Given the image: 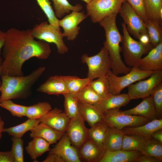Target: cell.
<instances>
[{
    "label": "cell",
    "mask_w": 162,
    "mask_h": 162,
    "mask_svg": "<svg viewBox=\"0 0 162 162\" xmlns=\"http://www.w3.org/2000/svg\"><path fill=\"white\" fill-rule=\"evenodd\" d=\"M125 0H92L86 4L87 15L93 23H99L114 14L119 13Z\"/></svg>",
    "instance_id": "6"
},
{
    "label": "cell",
    "mask_w": 162,
    "mask_h": 162,
    "mask_svg": "<svg viewBox=\"0 0 162 162\" xmlns=\"http://www.w3.org/2000/svg\"><path fill=\"white\" fill-rule=\"evenodd\" d=\"M0 106L9 111L13 116L19 118L26 116L27 106L17 104L11 100L0 102Z\"/></svg>",
    "instance_id": "40"
},
{
    "label": "cell",
    "mask_w": 162,
    "mask_h": 162,
    "mask_svg": "<svg viewBox=\"0 0 162 162\" xmlns=\"http://www.w3.org/2000/svg\"><path fill=\"white\" fill-rule=\"evenodd\" d=\"M81 59L88 68L87 77L92 80L107 77L111 71V61L107 50L104 46L97 54L92 56L84 54Z\"/></svg>",
    "instance_id": "5"
},
{
    "label": "cell",
    "mask_w": 162,
    "mask_h": 162,
    "mask_svg": "<svg viewBox=\"0 0 162 162\" xmlns=\"http://www.w3.org/2000/svg\"><path fill=\"white\" fill-rule=\"evenodd\" d=\"M30 131L31 138H42L50 144L57 143L65 133L56 130L41 122Z\"/></svg>",
    "instance_id": "19"
},
{
    "label": "cell",
    "mask_w": 162,
    "mask_h": 162,
    "mask_svg": "<svg viewBox=\"0 0 162 162\" xmlns=\"http://www.w3.org/2000/svg\"><path fill=\"white\" fill-rule=\"evenodd\" d=\"M141 153L153 157L160 162L162 161V143L153 138L147 139L144 147Z\"/></svg>",
    "instance_id": "35"
},
{
    "label": "cell",
    "mask_w": 162,
    "mask_h": 162,
    "mask_svg": "<svg viewBox=\"0 0 162 162\" xmlns=\"http://www.w3.org/2000/svg\"><path fill=\"white\" fill-rule=\"evenodd\" d=\"M66 85L68 93L74 95L89 85L92 80L86 77L80 78L74 76H62Z\"/></svg>",
    "instance_id": "29"
},
{
    "label": "cell",
    "mask_w": 162,
    "mask_h": 162,
    "mask_svg": "<svg viewBox=\"0 0 162 162\" xmlns=\"http://www.w3.org/2000/svg\"><path fill=\"white\" fill-rule=\"evenodd\" d=\"M78 103L79 114L90 127L103 120V113L95 105L79 100Z\"/></svg>",
    "instance_id": "23"
},
{
    "label": "cell",
    "mask_w": 162,
    "mask_h": 162,
    "mask_svg": "<svg viewBox=\"0 0 162 162\" xmlns=\"http://www.w3.org/2000/svg\"><path fill=\"white\" fill-rule=\"evenodd\" d=\"M0 162H15L11 150L4 152L0 151Z\"/></svg>",
    "instance_id": "44"
},
{
    "label": "cell",
    "mask_w": 162,
    "mask_h": 162,
    "mask_svg": "<svg viewBox=\"0 0 162 162\" xmlns=\"http://www.w3.org/2000/svg\"><path fill=\"white\" fill-rule=\"evenodd\" d=\"M109 127L104 120L91 127L88 130V138L93 141L102 144Z\"/></svg>",
    "instance_id": "34"
},
{
    "label": "cell",
    "mask_w": 162,
    "mask_h": 162,
    "mask_svg": "<svg viewBox=\"0 0 162 162\" xmlns=\"http://www.w3.org/2000/svg\"><path fill=\"white\" fill-rule=\"evenodd\" d=\"M103 113V120L108 127L120 130L126 127L140 126L150 121L142 116L125 114L119 109Z\"/></svg>",
    "instance_id": "9"
},
{
    "label": "cell",
    "mask_w": 162,
    "mask_h": 162,
    "mask_svg": "<svg viewBox=\"0 0 162 162\" xmlns=\"http://www.w3.org/2000/svg\"><path fill=\"white\" fill-rule=\"evenodd\" d=\"M4 122L0 117V141L2 137V133L4 131Z\"/></svg>",
    "instance_id": "49"
},
{
    "label": "cell",
    "mask_w": 162,
    "mask_h": 162,
    "mask_svg": "<svg viewBox=\"0 0 162 162\" xmlns=\"http://www.w3.org/2000/svg\"><path fill=\"white\" fill-rule=\"evenodd\" d=\"M1 82H0V88L1 87Z\"/></svg>",
    "instance_id": "52"
},
{
    "label": "cell",
    "mask_w": 162,
    "mask_h": 162,
    "mask_svg": "<svg viewBox=\"0 0 162 162\" xmlns=\"http://www.w3.org/2000/svg\"><path fill=\"white\" fill-rule=\"evenodd\" d=\"M45 67H38L26 76L1 75L0 103L7 100L28 98L32 89L46 70Z\"/></svg>",
    "instance_id": "2"
},
{
    "label": "cell",
    "mask_w": 162,
    "mask_h": 162,
    "mask_svg": "<svg viewBox=\"0 0 162 162\" xmlns=\"http://www.w3.org/2000/svg\"><path fill=\"white\" fill-rule=\"evenodd\" d=\"M70 119L61 109L55 107L39 120L40 122H43L58 131L65 133Z\"/></svg>",
    "instance_id": "15"
},
{
    "label": "cell",
    "mask_w": 162,
    "mask_h": 162,
    "mask_svg": "<svg viewBox=\"0 0 162 162\" xmlns=\"http://www.w3.org/2000/svg\"><path fill=\"white\" fill-rule=\"evenodd\" d=\"M146 140L147 139L138 136L124 134L122 149L128 151H137L141 153Z\"/></svg>",
    "instance_id": "30"
},
{
    "label": "cell",
    "mask_w": 162,
    "mask_h": 162,
    "mask_svg": "<svg viewBox=\"0 0 162 162\" xmlns=\"http://www.w3.org/2000/svg\"><path fill=\"white\" fill-rule=\"evenodd\" d=\"M58 154L64 162H81L78 149L71 143L66 133L49 151Z\"/></svg>",
    "instance_id": "14"
},
{
    "label": "cell",
    "mask_w": 162,
    "mask_h": 162,
    "mask_svg": "<svg viewBox=\"0 0 162 162\" xmlns=\"http://www.w3.org/2000/svg\"><path fill=\"white\" fill-rule=\"evenodd\" d=\"M38 4L45 14L49 23L59 31L60 28L58 25L59 20L56 16L54 9L50 0H36Z\"/></svg>",
    "instance_id": "37"
},
{
    "label": "cell",
    "mask_w": 162,
    "mask_h": 162,
    "mask_svg": "<svg viewBox=\"0 0 162 162\" xmlns=\"http://www.w3.org/2000/svg\"><path fill=\"white\" fill-rule=\"evenodd\" d=\"M117 14H112L106 17L99 23L104 29L106 38L104 43V47L107 50L112 63L111 71L114 74L118 75L125 74L131 69L122 61L120 46L121 42V35L116 24Z\"/></svg>",
    "instance_id": "3"
},
{
    "label": "cell",
    "mask_w": 162,
    "mask_h": 162,
    "mask_svg": "<svg viewBox=\"0 0 162 162\" xmlns=\"http://www.w3.org/2000/svg\"><path fill=\"white\" fill-rule=\"evenodd\" d=\"M146 22L148 20L144 0H125Z\"/></svg>",
    "instance_id": "43"
},
{
    "label": "cell",
    "mask_w": 162,
    "mask_h": 162,
    "mask_svg": "<svg viewBox=\"0 0 162 162\" xmlns=\"http://www.w3.org/2000/svg\"><path fill=\"white\" fill-rule=\"evenodd\" d=\"M78 149L80 158L89 162H99L105 152L102 144L88 138Z\"/></svg>",
    "instance_id": "17"
},
{
    "label": "cell",
    "mask_w": 162,
    "mask_h": 162,
    "mask_svg": "<svg viewBox=\"0 0 162 162\" xmlns=\"http://www.w3.org/2000/svg\"><path fill=\"white\" fill-rule=\"evenodd\" d=\"M3 58L0 55V76L2 75V66L3 62Z\"/></svg>",
    "instance_id": "50"
},
{
    "label": "cell",
    "mask_w": 162,
    "mask_h": 162,
    "mask_svg": "<svg viewBox=\"0 0 162 162\" xmlns=\"http://www.w3.org/2000/svg\"><path fill=\"white\" fill-rule=\"evenodd\" d=\"M89 85L101 98H103L110 94V84L107 77H103L92 80Z\"/></svg>",
    "instance_id": "38"
},
{
    "label": "cell",
    "mask_w": 162,
    "mask_h": 162,
    "mask_svg": "<svg viewBox=\"0 0 162 162\" xmlns=\"http://www.w3.org/2000/svg\"><path fill=\"white\" fill-rule=\"evenodd\" d=\"M53 3L55 15L58 19L64 16L66 14L70 13L72 11L80 12L83 7L80 4L73 5L68 0H51Z\"/></svg>",
    "instance_id": "28"
},
{
    "label": "cell",
    "mask_w": 162,
    "mask_h": 162,
    "mask_svg": "<svg viewBox=\"0 0 162 162\" xmlns=\"http://www.w3.org/2000/svg\"><path fill=\"white\" fill-rule=\"evenodd\" d=\"M145 23L150 43L154 47L162 42V24L150 20Z\"/></svg>",
    "instance_id": "32"
},
{
    "label": "cell",
    "mask_w": 162,
    "mask_h": 162,
    "mask_svg": "<svg viewBox=\"0 0 162 162\" xmlns=\"http://www.w3.org/2000/svg\"><path fill=\"white\" fill-rule=\"evenodd\" d=\"M148 78L127 87V94L130 100L143 98L150 96L154 88L162 82V70L154 72Z\"/></svg>",
    "instance_id": "11"
},
{
    "label": "cell",
    "mask_w": 162,
    "mask_h": 162,
    "mask_svg": "<svg viewBox=\"0 0 162 162\" xmlns=\"http://www.w3.org/2000/svg\"><path fill=\"white\" fill-rule=\"evenodd\" d=\"M161 129H162V118L154 119L139 126L126 127L122 130L125 134L135 135L148 139L151 138L154 132Z\"/></svg>",
    "instance_id": "18"
},
{
    "label": "cell",
    "mask_w": 162,
    "mask_h": 162,
    "mask_svg": "<svg viewBox=\"0 0 162 162\" xmlns=\"http://www.w3.org/2000/svg\"><path fill=\"white\" fill-rule=\"evenodd\" d=\"M12 146L11 150L15 162H24L23 140L21 138L12 136Z\"/></svg>",
    "instance_id": "42"
},
{
    "label": "cell",
    "mask_w": 162,
    "mask_h": 162,
    "mask_svg": "<svg viewBox=\"0 0 162 162\" xmlns=\"http://www.w3.org/2000/svg\"><path fill=\"white\" fill-rule=\"evenodd\" d=\"M124 134L122 130L109 127L102 143L105 151L122 149Z\"/></svg>",
    "instance_id": "25"
},
{
    "label": "cell",
    "mask_w": 162,
    "mask_h": 162,
    "mask_svg": "<svg viewBox=\"0 0 162 162\" xmlns=\"http://www.w3.org/2000/svg\"><path fill=\"white\" fill-rule=\"evenodd\" d=\"M72 95L79 100L94 105L98 104L102 98L94 90L89 84L76 94Z\"/></svg>",
    "instance_id": "36"
},
{
    "label": "cell",
    "mask_w": 162,
    "mask_h": 162,
    "mask_svg": "<svg viewBox=\"0 0 162 162\" xmlns=\"http://www.w3.org/2000/svg\"><path fill=\"white\" fill-rule=\"evenodd\" d=\"M31 30L35 38L54 44L59 54H63L68 51V48L64 41L62 33L47 22L35 25Z\"/></svg>",
    "instance_id": "8"
},
{
    "label": "cell",
    "mask_w": 162,
    "mask_h": 162,
    "mask_svg": "<svg viewBox=\"0 0 162 162\" xmlns=\"http://www.w3.org/2000/svg\"><path fill=\"white\" fill-rule=\"evenodd\" d=\"M123 54L125 64L131 67L137 66L142 56L152 48V45H147L134 39L128 32L125 24H122Z\"/></svg>",
    "instance_id": "4"
},
{
    "label": "cell",
    "mask_w": 162,
    "mask_h": 162,
    "mask_svg": "<svg viewBox=\"0 0 162 162\" xmlns=\"http://www.w3.org/2000/svg\"><path fill=\"white\" fill-rule=\"evenodd\" d=\"M138 66L144 70H162V42L152 49L146 56L140 59Z\"/></svg>",
    "instance_id": "16"
},
{
    "label": "cell",
    "mask_w": 162,
    "mask_h": 162,
    "mask_svg": "<svg viewBox=\"0 0 162 162\" xmlns=\"http://www.w3.org/2000/svg\"><path fill=\"white\" fill-rule=\"evenodd\" d=\"M151 138L162 143V129L155 131L152 134Z\"/></svg>",
    "instance_id": "47"
},
{
    "label": "cell",
    "mask_w": 162,
    "mask_h": 162,
    "mask_svg": "<svg viewBox=\"0 0 162 162\" xmlns=\"http://www.w3.org/2000/svg\"><path fill=\"white\" fill-rule=\"evenodd\" d=\"M52 109L51 105L49 103L39 102L27 106L26 116L28 119H39Z\"/></svg>",
    "instance_id": "33"
},
{
    "label": "cell",
    "mask_w": 162,
    "mask_h": 162,
    "mask_svg": "<svg viewBox=\"0 0 162 162\" xmlns=\"http://www.w3.org/2000/svg\"><path fill=\"white\" fill-rule=\"evenodd\" d=\"M130 100L127 94L113 95L110 94L95 105L103 113L127 105Z\"/></svg>",
    "instance_id": "21"
},
{
    "label": "cell",
    "mask_w": 162,
    "mask_h": 162,
    "mask_svg": "<svg viewBox=\"0 0 162 162\" xmlns=\"http://www.w3.org/2000/svg\"><path fill=\"white\" fill-rule=\"evenodd\" d=\"M6 32L2 52V75L23 76L22 67L26 61L33 57L45 60L50 56L51 50L49 44L35 40L31 29L20 30L12 28Z\"/></svg>",
    "instance_id": "1"
},
{
    "label": "cell",
    "mask_w": 162,
    "mask_h": 162,
    "mask_svg": "<svg viewBox=\"0 0 162 162\" xmlns=\"http://www.w3.org/2000/svg\"><path fill=\"white\" fill-rule=\"evenodd\" d=\"M42 162H64V160L58 154L49 153L46 159Z\"/></svg>",
    "instance_id": "45"
},
{
    "label": "cell",
    "mask_w": 162,
    "mask_h": 162,
    "mask_svg": "<svg viewBox=\"0 0 162 162\" xmlns=\"http://www.w3.org/2000/svg\"><path fill=\"white\" fill-rule=\"evenodd\" d=\"M119 13L130 34L138 39L143 35L148 34L145 22L126 1L123 3Z\"/></svg>",
    "instance_id": "10"
},
{
    "label": "cell",
    "mask_w": 162,
    "mask_h": 162,
    "mask_svg": "<svg viewBox=\"0 0 162 162\" xmlns=\"http://www.w3.org/2000/svg\"><path fill=\"white\" fill-rule=\"evenodd\" d=\"M150 96L154 103L157 117L161 118L162 115V82L154 88Z\"/></svg>",
    "instance_id": "41"
},
{
    "label": "cell",
    "mask_w": 162,
    "mask_h": 162,
    "mask_svg": "<svg viewBox=\"0 0 162 162\" xmlns=\"http://www.w3.org/2000/svg\"><path fill=\"white\" fill-rule=\"evenodd\" d=\"M148 20L162 24V0H144Z\"/></svg>",
    "instance_id": "31"
},
{
    "label": "cell",
    "mask_w": 162,
    "mask_h": 162,
    "mask_svg": "<svg viewBox=\"0 0 162 162\" xmlns=\"http://www.w3.org/2000/svg\"><path fill=\"white\" fill-rule=\"evenodd\" d=\"M40 122L39 119H28L22 123L17 125L5 128L4 132L10 136L22 138L26 132L34 128Z\"/></svg>",
    "instance_id": "27"
},
{
    "label": "cell",
    "mask_w": 162,
    "mask_h": 162,
    "mask_svg": "<svg viewBox=\"0 0 162 162\" xmlns=\"http://www.w3.org/2000/svg\"><path fill=\"white\" fill-rule=\"evenodd\" d=\"M136 162H160L155 158L150 156L141 154L137 158Z\"/></svg>",
    "instance_id": "46"
},
{
    "label": "cell",
    "mask_w": 162,
    "mask_h": 162,
    "mask_svg": "<svg viewBox=\"0 0 162 162\" xmlns=\"http://www.w3.org/2000/svg\"><path fill=\"white\" fill-rule=\"evenodd\" d=\"M86 4L89 3L92 0H82Z\"/></svg>",
    "instance_id": "51"
},
{
    "label": "cell",
    "mask_w": 162,
    "mask_h": 162,
    "mask_svg": "<svg viewBox=\"0 0 162 162\" xmlns=\"http://www.w3.org/2000/svg\"><path fill=\"white\" fill-rule=\"evenodd\" d=\"M122 112L126 114L142 116L150 121L157 118L154 103L150 95L143 98L136 106Z\"/></svg>",
    "instance_id": "22"
},
{
    "label": "cell",
    "mask_w": 162,
    "mask_h": 162,
    "mask_svg": "<svg viewBox=\"0 0 162 162\" xmlns=\"http://www.w3.org/2000/svg\"><path fill=\"white\" fill-rule=\"evenodd\" d=\"M65 112L70 118L79 113L78 100L68 93L63 95Z\"/></svg>",
    "instance_id": "39"
},
{
    "label": "cell",
    "mask_w": 162,
    "mask_h": 162,
    "mask_svg": "<svg viewBox=\"0 0 162 162\" xmlns=\"http://www.w3.org/2000/svg\"><path fill=\"white\" fill-rule=\"evenodd\" d=\"M154 72L142 70L138 66H134L132 67L128 73L119 76L111 71L107 76L110 84V94H120L125 88L135 82L148 78Z\"/></svg>",
    "instance_id": "7"
},
{
    "label": "cell",
    "mask_w": 162,
    "mask_h": 162,
    "mask_svg": "<svg viewBox=\"0 0 162 162\" xmlns=\"http://www.w3.org/2000/svg\"><path fill=\"white\" fill-rule=\"evenodd\" d=\"M6 39V32L0 29V55L1 54L2 49L4 45Z\"/></svg>",
    "instance_id": "48"
},
{
    "label": "cell",
    "mask_w": 162,
    "mask_h": 162,
    "mask_svg": "<svg viewBox=\"0 0 162 162\" xmlns=\"http://www.w3.org/2000/svg\"><path fill=\"white\" fill-rule=\"evenodd\" d=\"M88 16L84 11H72L61 20H59V27L62 28L63 37L68 40L73 41L77 37L80 28L78 26Z\"/></svg>",
    "instance_id": "13"
},
{
    "label": "cell",
    "mask_w": 162,
    "mask_h": 162,
    "mask_svg": "<svg viewBox=\"0 0 162 162\" xmlns=\"http://www.w3.org/2000/svg\"><path fill=\"white\" fill-rule=\"evenodd\" d=\"M85 121L78 114L70 118L65 132L71 144L78 149L88 138V130Z\"/></svg>",
    "instance_id": "12"
},
{
    "label": "cell",
    "mask_w": 162,
    "mask_h": 162,
    "mask_svg": "<svg viewBox=\"0 0 162 162\" xmlns=\"http://www.w3.org/2000/svg\"><path fill=\"white\" fill-rule=\"evenodd\" d=\"M141 153L137 151H128L121 149L105 151L99 162H136Z\"/></svg>",
    "instance_id": "24"
},
{
    "label": "cell",
    "mask_w": 162,
    "mask_h": 162,
    "mask_svg": "<svg viewBox=\"0 0 162 162\" xmlns=\"http://www.w3.org/2000/svg\"><path fill=\"white\" fill-rule=\"evenodd\" d=\"M32 139L28 142L26 150L31 159L37 162V158L50 150V144L45 140L39 137Z\"/></svg>",
    "instance_id": "26"
},
{
    "label": "cell",
    "mask_w": 162,
    "mask_h": 162,
    "mask_svg": "<svg viewBox=\"0 0 162 162\" xmlns=\"http://www.w3.org/2000/svg\"><path fill=\"white\" fill-rule=\"evenodd\" d=\"M37 91L51 95H60L68 93L62 76H51L37 88Z\"/></svg>",
    "instance_id": "20"
}]
</instances>
